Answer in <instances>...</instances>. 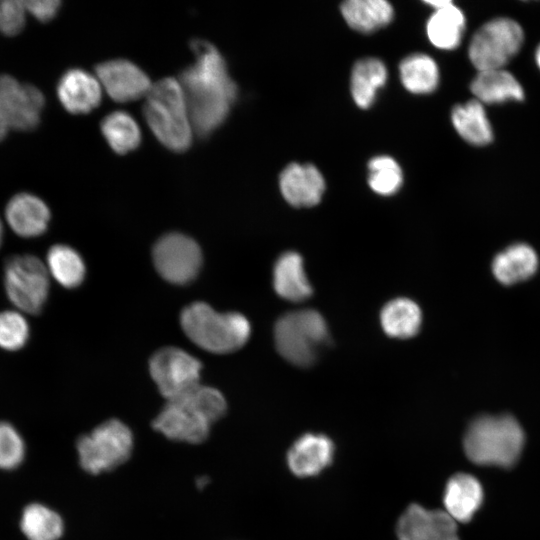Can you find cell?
<instances>
[{
    "instance_id": "obj_39",
    "label": "cell",
    "mask_w": 540,
    "mask_h": 540,
    "mask_svg": "<svg viewBox=\"0 0 540 540\" xmlns=\"http://www.w3.org/2000/svg\"><path fill=\"white\" fill-rule=\"evenodd\" d=\"M535 60H536V63L538 65V67L540 68V45L537 47V50H536V53H535Z\"/></svg>"
},
{
    "instance_id": "obj_1",
    "label": "cell",
    "mask_w": 540,
    "mask_h": 540,
    "mask_svg": "<svg viewBox=\"0 0 540 540\" xmlns=\"http://www.w3.org/2000/svg\"><path fill=\"white\" fill-rule=\"evenodd\" d=\"M195 62L182 71V86L193 130L208 136L227 118L237 96L220 52L205 40H194Z\"/></svg>"
},
{
    "instance_id": "obj_14",
    "label": "cell",
    "mask_w": 540,
    "mask_h": 540,
    "mask_svg": "<svg viewBox=\"0 0 540 540\" xmlns=\"http://www.w3.org/2000/svg\"><path fill=\"white\" fill-rule=\"evenodd\" d=\"M96 75L100 85L118 102L136 100L147 95L152 87L146 73L125 59H114L98 64Z\"/></svg>"
},
{
    "instance_id": "obj_11",
    "label": "cell",
    "mask_w": 540,
    "mask_h": 540,
    "mask_svg": "<svg viewBox=\"0 0 540 540\" xmlns=\"http://www.w3.org/2000/svg\"><path fill=\"white\" fill-rule=\"evenodd\" d=\"M152 257L162 278L177 285L194 280L202 265L199 245L181 233H168L161 237L153 248Z\"/></svg>"
},
{
    "instance_id": "obj_19",
    "label": "cell",
    "mask_w": 540,
    "mask_h": 540,
    "mask_svg": "<svg viewBox=\"0 0 540 540\" xmlns=\"http://www.w3.org/2000/svg\"><path fill=\"white\" fill-rule=\"evenodd\" d=\"M445 511L457 522H468L483 501L480 482L470 474L457 473L446 484Z\"/></svg>"
},
{
    "instance_id": "obj_20",
    "label": "cell",
    "mask_w": 540,
    "mask_h": 540,
    "mask_svg": "<svg viewBox=\"0 0 540 540\" xmlns=\"http://www.w3.org/2000/svg\"><path fill=\"white\" fill-rule=\"evenodd\" d=\"M538 264L537 253L530 245L515 243L494 257L492 271L500 283L511 285L530 278Z\"/></svg>"
},
{
    "instance_id": "obj_32",
    "label": "cell",
    "mask_w": 540,
    "mask_h": 540,
    "mask_svg": "<svg viewBox=\"0 0 540 540\" xmlns=\"http://www.w3.org/2000/svg\"><path fill=\"white\" fill-rule=\"evenodd\" d=\"M368 184L383 196L396 193L402 185L403 174L399 164L390 156H377L368 163Z\"/></svg>"
},
{
    "instance_id": "obj_17",
    "label": "cell",
    "mask_w": 540,
    "mask_h": 540,
    "mask_svg": "<svg viewBox=\"0 0 540 540\" xmlns=\"http://www.w3.org/2000/svg\"><path fill=\"white\" fill-rule=\"evenodd\" d=\"M5 215L10 228L23 238H34L45 233L51 217L46 203L30 193H19L12 197Z\"/></svg>"
},
{
    "instance_id": "obj_33",
    "label": "cell",
    "mask_w": 540,
    "mask_h": 540,
    "mask_svg": "<svg viewBox=\"0 0 540 540\" xmlns=\"http://www.w3.org/2000/svg\"><path fill=\"white\" fill-rule=\"evenodd\" d=\"M30 337V327L25 317L12 310L0 312V348L15 352L22 349Z\"/></svg>"
},
{
    "instance_id": "obj_3",
    "label": "cell",
    "mask_w": 540,
    "mask_h": 540,
    "mask_svg": "<svg viewBox=\"0 0 540 540\" xmlns=\"http://www.w3.org/2000/svg\"><path fill=\"white\" fill-rule=\"evenodd\" d=\"M143 113L154 135L168 149L182 152L191 145L193 126L179 81L164 78L153 84Z\"/></svg>"
},
{
    "instance_id": "obj_2",
    "label": "cell",
    "mask_w": 540,
    "mask_h": 540,
    "mask_svg": "<svg viewBox=\"0 0 540 540\" xmlns=\"http://www.w3.org/2000/svg\"><path fill=\"white\" fill-rule=\"evenodd\" d=\"M222 393L198 384L167 403L152 422L155 431L166 438L189 444L204 442L211 425L226 412Z\"/></svg>"
},
{
    "instance_id": "obj_4",
    "label": "cell",
    "mask_w": 540,
    "mask_h": 540,
    "mask_svg": "<svg viewBox=\"0 0 540 540\" xmlns=\"http://www.w3.org/2000/svg\"><path fill=\"white\" fill-rule=\"evenodd\" d=\"M180 324L200 348L217 354L231 353L245 345L251 334L247 318L237 312L220 313L204 302L185 307Z\"/></svg>"
},
{
    "instance_id": "obj_29",
    "label": "cell",
    "mask_w": 540,
    "mask_h": 540,
    "mask_svg": "<svg viewBox=\"0 0 540 540\" xmlns=\"http://www.w3.org/2000/svg\"><path fill=\"white\" fill-rule=\"evenodd\" d=\"M46 260L48 272L64 288H76L83 282L85 264L72 247L64 244L53 245L47 252Z\"/></svg>"
},
{
    "instance_id": "obj_24",
    "label": "cell",
    "mask_w": 540,
    "mask_h": 540,
    "mask_svg": "<svg viewBox=\"0 0 540 540\" xmlns=\"http://www.w3.org/2000/svg\"><path fill=\"white\" fill-rule=\"evenodd\" d=\"M347 24L362 33L374 32L393 18V7L385 0H348L341 5Z\"/></svg>"
},
{
    "instance_id": "obj_38",
    "label": "cell",
    "mask_w": 540,
    "mask_h": 540,
    "mask_svg": "<svg viewBox=\"0 0 540 540\" xmlns=\"http://www.w3.org/2000/svg\"><path fill=\"white\" fill-rule=\"evenodd\" d=\"M209 483V478L207 476H200L196 479V485L199 489H202L206 487V485Z\"/></svg>"
},
{
    "instance_id": "obj_8",
    "label": "cell",
    "mask_w": 540,
    "mask_h": 540,
    "mask_svg": "<svg viewBox=\"0 0 540 540\" xmlns=\"http://www.w3.org/2000/svg\"><path fill=\"white\" fill-rule=\"evenodd\" d=\"M3 282L8 299L19 310L39 314L49 295V272L30 254L13 255L5 261Z\"/></svg>"
},
{
    "instance_id": "obj_27",
    "label": "cell",
    "mask_w": 540,
    "mask_h": 540,
    "mask_svg": "<svg viewBox=\"0 0 540 540\" xmlns=\"http://www.w3.org/2000/svg\"><path fill=\"white\" fill-rule=\"evenodd\" d=\"M387 80V69L377 58H365L355 63L351 74V94L355 103L366 109L374 102L377 90Z\"/></svg>"
},
{
    "instance_id": "obj_40",
    "label": "cell",
    "mask_w": 540,
    "mask_h": 540,
    "mask_svg": "<svg viewBox=\"0 0 540 540\" xmlns=\"http://www.w3.org/2000/svg\"><path fill=\"white\" fill-rule=\"evenodd\" d=\"M3 235H4V232H3V225H2V222L0 220V247L2 245V242H3Z\"/></svg>"
},
{
    "instance_id": "obj_16",
    "label": "cell",
    "mask_w": 540,
    "mask_h": 540,
    "mask_svg": "<svg viewBox=\"0 0 540 540\" xmlns=\"http://www.w3.org/2000/svg\"><path fill=\"white\" fill-rule=\"evenodd\" d=\"M57 95L63 107L73 114L88 113L101 101V85L87 71L73 68L66 71L57 85Z\"/></svg>"
},
{
    "instance_id": "obj_31",
    "label": "cell",
    "mask_w": 540,
    "mask_h": 540,
    "mask_svg": "<svg viewBox=\"0 0 540 540\" xmlns=\"http://www.w3.org/2000/svg\"><path fill=\"white\" fill-rule=\"evenodd\" d=\"M21 530L28 540H58L63 533L61 517L52 509L33 503L23 510Z\"/></svg>"
},
{
    "instance_id": "obj_37",
    "label": "cell",
    "mask_w": 540,
    "mask_h": 540,
    "mask_svg": "<svg viewBox=\"0 0 540 540\" xmlns=\"http://www.w3.org/2000/svg\"><path fill=\"white\" fill-rule=\"evenodd\" d=\"M9 128H10V125H9L8 119L4 111L0 107V141H2L5 138Z\"/></svg>"
},
{
    "instance_id": "obj_7",
    "label": "cell",
    "mask_w": 540,
    "mask_h": 540,
    "mask_svg": "<svg viewBox=\"0 0 540 540\" xmlns=\"http://www.w3.org/2000/svg\"><path fill=\"white\" fill-rule=\"evenodd\" d=\"M76 447L83 470L97 475L112 471L129 459L133 435L126 424L118 419H109L82 435Z\"/></svg>"
},
{
    "instance_id": "obj_30",
    "label": "cell",
    "mask_w": 540,
    "mask_h": 540,
    "mask_svg": "<svg viewBox=\"0 0 540 540\" xmlns=\"http://www.w3.org/2000/svg\"><path fill=\"white\" fill-rule=\"evenodd\" d=\"M101 132L110 147L120 154L134 150L141 141L137 122L124 111L108 114L101 122Z\"/></svg>"
},
{
    "instance_id": "obj_22",
    "label": "cell",
    "mask_w": 540,
    "mask_h": 540,
    "mask_svg": "<svg viewBox=\"0 0 540 540\" xmlns=\"http://www.w3.org/2000/svg\"><path fill=\"white\" fill-rule=\"evenodd\" d=\"M273 286L280 297L289 301L299 302L311 296L312 286L306 277L301 255L290 251L277 259Z\"/></svg>"
},
{
    "instance_id": "obj_26",
    "label": "cell",
    "mask_w": 540,
    "mask_h": 540,
    "mask_svg": "<svg viewBox=\"0 0 540 540\" xmlns=\"http://www.w3.org/2000/svg\"><path fill=\"white\" fill-rule=\"evenodd\" d=\"M380 320L388 336L405 339L418 333L422 313L414 301L408 298H396L383 307Z\"/></svg>"
},
{
    "instance_id": "obj_36",
    "label": "cell",
    "mask_w": 540,
    "mask_h": 540,
    "mask_svg": "<svg viewBox=\"0 0 540 540\" xmlns=\"http://www.w3.org/2000/svg\"><path fill=\"white\" fill-rule=\"evenodd\" d=\"M24 6L39 21L47 22L57 14L60 2L57 0L25 1Z\"/></svg>"
},
{
    "instance_id": "obj_10",
    "label": "cell",
    "mask_w": 540,
    "mask_h": 540,
    "mask_svg": "<svg viewBox=\"0 0 540 540\" xmlns=\"http://www.w3.org/2000/svg\"><path fill=\"white\" fill-rule=\"evenodd\" d=\"M200 361L177 347H165L153 354L149 371L166 400L174 399L200 384Z\"/></svg>"
},
{
    "instance_id": "obj_18",
    "label": "cell",
    "mask_w": 540,
    "mask_h": 540,
    "mask_svg": "<svg viewBox=\"0 0 540 540\" xmlns=\"http://www.w3.org/2000/svg\"><path fill=\"white\" fill-rule=\"evenodd\" d=\"M334 446L324 435L305 434L297 439L287 454L290 470L299 477L313 476L328 466Z\"/></svg>"
},
{
    "instance_id": "obj_5",
    "label": "cell",
    "mask_w": 540,
    "mask_h": 540,
    "mask_svg": "<svg viewBox=\"0 0 540 540\" xmlns=\"http://www.w3.org/2000/svg\"><path fill=\"white\" fill-rule=\"evenodd\" d=\"M523 444V430L510 415L480 416L464 437L467 457L479 465L510 467L519 458Z\"/></svg>"
},
{
    "instance_id": "obj_15",
    "label": "cell",
    "mask_w": 540,
    "mask_h": 540,
    "mask_svg": "<svg viewBox=\"0 0 540 540\" xmlns=\"http://www.w3.org/2000/svg\"><path fill=\"white\" fill-rule=\"evenodd\" d=\"M284 199L295 207H311L318 204L325 190L320 171L311 164H289L279 178Z\"/></svg>"
},
{
    "instance_id": "obj_13",
    "label": "cell",
    "mask_w": 540,
    "mask_h": 540,
    "mask_svg": "<svg viewBox=\"0 0 540 540\" xmlns=\"http://www.w3.org/2000/svg\"><path fill=\"white\" fill-rule=\"evenodd\" d=\"M398 540H459L456 521L442 510L411 504L397 523Z\"/></svg>"
},
{
    "instance_id": "obj_6",
    "label": "cell",
    "mask_w": 540,
    "mask_h": 540,
    "mask_svg": "<svg viewBox=\"0 0 540 540\" xmlns=\"http://www.w3.org/2000/svg\"><path fill=\"white\" fill-rule=\"evenodd\" d=\"M278 352L290 363L307 367L315 362L328 343V327L322 315L311 309L281 316L274 328Z\"/></svg>"
},
{
    "instance_id": "obj_28",
    "label": "cell",
    "mask_w": 540,
    "mask_h": 540,
    "mask_svg": "<svg viewBox=\"0 0 540 540\" xmlns=\"http://www.w3.org/2000/svg\"><path fill=\"white\" fill-rule=\"evenodd\" d=\"M403 86L415 94L434 91L439 82V70L433 58L416 53L404 58L399 66Z\"/></svg>"
},
{
    "instance_id": "obj_35",
    "label": "cell",
    "mask_w": 540,
    "mask_h": 540,
    "mask_svg": "<svg viewBox=\"0 0 540 540\" xmlns=\"http://www.w3.org/2000/svg\"><path fill=\"white\" fill-rule=\"evenodd\" d=\"M23 1L5 0L0 2V31L8 36L20 33L25 24Z\"/></svg>"
},
{
    "instance_id": "obj_34",
    "label": "cell",
    "mask_w": 540,
    "mask_h": 540,
    "mask_svg": "<svg viewBox=\"0 0 540 540\" xmlns=\"http://www.w3.org/2000/svg\"><path fill=\"white\" fill-rule=\"evenodd\" d=\"M24 457V443L18 431L7 422H0V468L13 469Z\"/></svg>"
},
{
    "instance_id": "obj_12",
    "label": "cell",
    "mask_w": 540,
    "mask_h": 540,
    "mask_svg": "<svg viewBox=\"0 0 540 540\" xmlns=\"http://www.w3.org/2000/svg\"><path fill=\"white\" fill-rule=\"evenodd\" d=\"M45 99L35 86L20 84L10 75H0V107L11 128L29 131L37 127Z\"/></svg>"
},
{
    "instance_id": "obj_9",
    "label": "cell",
    "mask_w": 540,
    "mask_h": 540,
    "mask_svg": "<svg viewBox=\"0 0 540 540\" xmlns=\"http://www.w3.org/2000/svg\"><path fill=\"white\" fill-rule=\"evenodd\" d=\"M524 41L521 26L510 18H495L473 35L469 58L478 71L502 69L520 50Z\"/></svg>"
},
{
    "instance_id": "obj_23",
    "label": "cell",
    "mask_w": 540,
    "mask_h": 540,
    "mask_svg": "<svg viewBox=\"0 0 540 540\" xmlns=\"http://www.w3.org/2000/svg\"><path fill=\"white\" fill-rule=\"evenodd\" d=\"M457 133L468 143L486 145L493 139V131L485 108L476 99L456 105L451 114Z\"/></svg>"
},
{
    "instance_id": "obj_21",
    "label": "cell",
    "mask_w": 540,
    "mask_h": 540,
    "mask_svg": "<svg viewBox=\"0 0 540 540\" xmlns=\"http://www.w3.org/2000/svg\"><path fill=\"white\" fill-rule=\"evenodd\" d=\"M470 89L476 100L482 104L521 101L524 98L521 84L504 68L478 71Z\"/></svg>"
},
{
    "instance_id": "obj_25",
    "label": "cell",
    "mask_w": 540,
    "mask_h": 540,
    "mask_svg": "<svg viewBox=\"0 0 540 540\" xmlns=\"http://www.w3.org/2000/svg\"><path fill=\"white\" fill-rule=\"evenodd\" d=\"M464 30V14L453 2L435 10L426 25L429 41L444 50L455 49L461 42Z\"/></svg>"
}]
</instances>
